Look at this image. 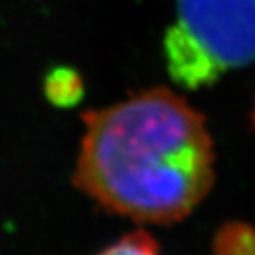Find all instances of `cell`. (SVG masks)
<instances>
[{"instance_id": "3957f363", "label": "cell", "mask_w": 255, "mask_h": 255, "mask_svg": "<svg viewBox=\"0 0 255 255\" xmlns=\"http://www.w3.org/2000/svg\"><path fill=\"white\" fill-rule=\"evenodd\" d=\"M98 255H161L158 243L149 232L135 231L126 234Z\"/></svg>"}, {"instance_id": "277c9868", "label": "cell", "mask_w": 255, "mask_h": 255, "mask_svg": "<svg viewBox=\"0 0 255 255\" xmlns=\"http://www.w3.org/2000/svg\"><path fill=\"white\" fill-rule=\"evenodd\" d=\"M254 128H255V108H254Z\"/></svg>"}, {"instance_id": "7a4b0ae2", "label": "cell", "mask_w": 255, "mask_h": 255, "mask_svg": "<svg viewBox=\"0 0 255 255\" xmlns=\"http://www.w3.org/2000/svg\"><path fill=\"white\" fill-rule=\"evenodd\" d=\"M170 71L200 84L255 60V0H177L167 43Z\"/></svg>"}, {"instance_id": "6da1fadb", "label": "cell", "mask_w": 255, "mask_h": 255, "mask_svg": "<svg viewBox=\"0 0 255 255\" xmlns=\"http://www.w3.org/2000/svg\"><path fill=\"white\" fill-rule=\"evenodd\" d=\"M73 183L138 223L184 220L211 191L215 149L204 116L165 87L84 116Z\"/></svg>"}]
</instances>
